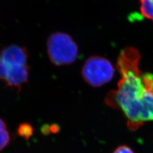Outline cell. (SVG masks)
Instances as JSON below:
<instances>
[{"instance_id": "9", "label": "cell", "mask_w": 153, "mask_h": 153, "mask_svg": "<svg viewBox=\"0 0 153 153\" xmlns=\"http://www.w3.org/2000/svg\"><path fill=\"white\" fill-rule=\"evenodd\" d=\"M9 70V66L0 58V82H5Z\"/></svg>"}, {"instance_id": "5", "label": "cell", "mask_w": 153, "mask_h": 153, "mask_svg": "<svg viewBox=\"0 0 153 153\" xmlns=\"http://www.w3.org/2000/svg\"><path fill=\"white\" fill-rule=\"evenodd\" d=\"M28 76L29 68L27 65L9 66L5 82L10 87L20 88L27 81Z\"/></svg>"}, {"instance_id": "10", "label": "cell", "mask_w": 153, "mask_h": 153, "mask_svg": "<svg viewBox=\"0 0 153 153\" xmlns=\"http://www.w3.org/2000/svg\"><path fill=\"white\" fill-rule=\"evenodd\" d=\"M143 79L147 88L153 94V75L151 74H143Z\"/></svg>"}, {"instance_id": "3", "label": "cell", "mask_w": 153, "mask_h": 153, "mask_svg": "<svg viewBox=\"0 0 153 153\" xmlns=\"http://www.w3.org/2000/svg\"><path fill=\"white\" fill-rule=\"evenodd\" d=\"M114 75L112 63L100 56L88 58L83 66L82 75L86 82L93 87H100L111 81Z\"/></svg>"}, {"instance_id": "4", "label": "cell", "mask_w": 153, "mask_h": 153, "mask_svg": "<svg viewBox=\"0 0 153 153\" xmlns=\"http://www.w3.org/2000/svg\"><path fill=\"white\" fill-rule=\"evenodd\" d=\"M27 57L25 48L18 45L8 46L0 52V58L9 66L26 65Z\"/></svg>"}, {"instance_id": "8", "label": "cell", "mask_w": 153, "mask_h": 153, "mask_svg": "<svg viewBox=\"0 0 153 153\" xmlns=\"http://www.w3.org/2000/svg\"><path fill=\"white\" fill-rule=\"evenodd\" d=\"M33 132V130L32 126L27 123L21 124L18 129L19 135L25 138H30L32 135Z\"/></svg>"}, {"instance_id": "6", "label": "cell", "mask_w": 153, "mask_h": 153, "mask_svg": "<svg viewBox=\"0 0 153 153\" xmlns=\"http://www.w3.org/2000/svg\"><path fill=\"white\" fill-rule=\"evenodd\" d=\"M140 10L143 16L153 21V0H140Z\"/></svg>"}, {"instance_id": "1", "label": "cell", "mask_w": 153, "mask_h": 153, "mask_svg": "<svg viewBox=\"0 0 153 153\" xmlns=\"http://www.w3.org/2000/svg\"><path fill=\"white\" fill-rule=\"evenodd\" d=\"M140 56L133 47H126L119 55L117 68L121 75L116 91L109 93L108 105L121 109L128 119V126L136 130L153 121V94L146 86L138 68Z\"/></svg>"}, {"instance_id": "11", "label": "cell", "mask_w": 153, "mask_h": 153, "mask_svg": "<svg viewBox=\"0 0 153 153\" xmlns=\"http://www.w3.org/2000/svg\"><path fill=\"white\" fill-rule=\"evenodd\" d=\"M114 153H134L130 147L126 146H122L119 147L116 149Z\"/></svg>"}, {"instance_id": "2", "label": "cell", "mask_w": 153, "mask_h": 153, "mask_svg": "<svg viewBox=\"0 0 153 153\" xmlns=\"http://www.w3.org/2000/svg\"><path fill=\"white\" fill-rule=\"evenodd\" d=\"M47 52L52 63L63 66L71 64L76 59L78 47L70 35L55 33L48 38Z\"/></svg>"}, {"instance_id": "7", "label": "cell", "mask_w": 153, "mask_h": 153, "mask_svg": "<svg viewBox=\"0 0 153 153\" xmlns=\"http://www.w3.org/2000/svg\"><path fill=\"white\" fill-rule=\"evenodd\" d=\"M9 141L10 136L7 130L6 124L1 119H0V150L5 147Z\"/></svg>"}]
</instances>
